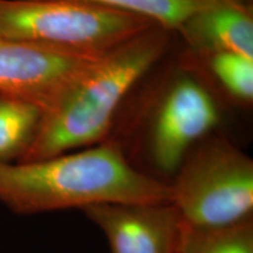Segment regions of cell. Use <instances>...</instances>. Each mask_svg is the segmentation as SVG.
<instances>
[{
	"mask_svg": "<svg viewBox=\"0 0 253 253\" xmlns=\"http://www.w3.org/2000/svg\"><path fill=\"white\" fill-rule=\"evenodd\" d=\"M178 253H253V217L218 229H196L183 223Z\"/></svg>",
	"mask_w": 253,
	"mask_h": 253,
	"instance_id": "8fae6325",
	"label": "cell"
},
{
	"mask_svg": "<svg viewBox=\"0 0 253 253\" xmlns=\"http://www.w3.org/2000/svg\"><path fill=\"white\" fill-rule=\"evenodd\" d=\"M169 185L188 226L218 229L253 217V161L225 137L198 142Z\"/></svg>",
	"mask_w": 253,
	"mask_h": 253,
	"instance_id": "3957f363",
	"label": "cell"
},
{
	"mask_svg": "<svg viewBox=\"0 0 253 253\" xmlns=\"http://www.w3.org/2000/svg\"><path fill=\"white\" fill-rule=\"evenodd\" d=\"M239 1L243 2V4H245V5L251 6V1H252V0H239Z\"/></svg>",
	"mask_w": 253,
	"mask_h": 253,
	"instance_id": "4fadbf2b",
	"label": "cell"
},
{
	"mask_svg": "<svg viewBox=\"0 0 253 253\" xmlns=\"http://www.w3.org/2000/svg\"><path fill=\"white\" fill-rule=\"evenodd\" d=\"M42 109L30 101L0 93V163L19 162L37 134Z\"/></svg>",
	"mask_w": 253,
	"mask_h": 253,
	"instance_id": "9c48e42d",
	"label": "cell"
},
{
	"mask_svg": "<svg viewBox=\"0 0 253 253\" xmlns=\"http://www.w3.org/2000/svg\"><path fill=\"white\" fill-rule=\"evenodd\" d=\"M229 1H233V2H239V4H242V2H240L239 0H229Z\"/></svg>",
	"mask_w": 253,
	"mask_h": 253,
	"instance_id": "5bb4252c",
	"label": "cell"
},
{
	"mask_svg": "<svg viewBox=\"0 0 253 253\" xmlns=\"http://www.w3.org/2000/svg\"><path fill=\"white\" fill-rule=\"evenodd\" d=\"M82 212L101 230L112 253H178L183 220L171 203H107Z\"/></svg>",
	"mask_w": 253,
	"mask_h": 253,
	"instance_id": "52a82bcc",
	"label": "cell"
},
{
	"mask_svg": "<svg viewBox=\"0 0 253 253\" xmlns=\"http://www.w3.org/2000/svg\"><path fill=\"white\" fill-rule=\"evenodd\" d=\"M103 54L0 37V93L30 101L43 114Z\"/></svg>",
	"mask_w": 253,
	"mask_h": 253,
	"instance_id": "5b68a950",
	"label": "cell"
},
{
	"mask_svg": "<svg viewBox=\"0 0 253 253\" xmlns=\"http://www.w3.org/2000/svg\"><path fill=\"white\" fill-rule=\"evenodd\" d=\"M91 2L153 20L167 31H178L192 15L229 0H78ZM239 4V2H238Z\"/></svg>",
	"mask_w": 253,
	"mask_h": 253,
	"instance_id": "30bf717a",
	"label": "cell"
},
{
	"mask_svg": "<svg viewBox=\"0 0 253 253\" xmlns=\"http://www.w3.org/2000/svg\"><path fill=\"white\" fill-rule=\"evenodd\" d=\"M208 55L235 53L253 60L252 6L221 1L192 15L178 30Z\"/></svg>",
	"mask_w": 253,
	"mask_h": 253,
	"instance_id": "ba28073f",
	"label": "cell"
},
{
	"mask_svg": "<svg viewBox=\"0 0 253 253\" xmlns=\"http://www.w3.org/2000/svg\"><path fill=\"white\" fill-rule=\"evenodd\" d=\"M210 93L194 79L177 80L167 91L150 134V158L160 172L175 175L183 160L218 123Z\"/></svg>",
	"mask_w": 253,
	"mask_h": 253,
	"instance_id": "8992f818",
	"label": "cell"
},
{
	"mask_svg": "<svg viewBox=\"0 0 253 253\" xmlns=\"http://www.w3.org/2000/svg\"><path fill=\"white\" fill-rule=\"evenodd\" d=\"M170 198L169 183L135 168L114 141L39 161L0 163V203L17 214Z\"/></svg>",
	"mask_w": 253,
	"mask_h": 253,
	"instance_id": "6da1fadb",
	"label": "cell"
},
{
	"mask_svg": "<svg viewBox=\"0 0 253 253\" xmlns=\"http://www.w3.org/2000/svg\"><path fill=\"white\" fill-rule=\"evenodd\" d=\"M210 68L218 81L239 101L253 100V60L235 53H213L209 55Z\"/></svg>",
	"mask_w": 253,
	"mask_h": 253,
	"instance_id": "7c38bea8",
	"label": "cell"
},
{
	"mask_svg": "<svg viewBox=\"0 0 253 253\" xmlns=\"http://www.w3.org/2000/svg\"><path fill=\"white\" fill-rule=\"evenodd\" d=\"M167 30L155 26L108 50L42 114L19 162H31L104 142L126 94L166 54Z\"/></svg>",
	"mask_w": 253,
	"mask_h": 253,
	"instance_id": "7a4b0ae2",
	"label": "cell"
},
{
	"mask_svg": "<svg viewBox=\"0 0 253 253\" xmlns=\"http://www.w3.org/2000/svg\"><path fill=\"white\" fill-rule=\"evenodd\" d=\"M158 26L150 19L78 0H0V37L102 54Z\"/></svg>",
	"mask_w": 253,
	"mask_h": 253,
	"instance_id": "277c9868",
	"label": "cell"
}]
</instances>
